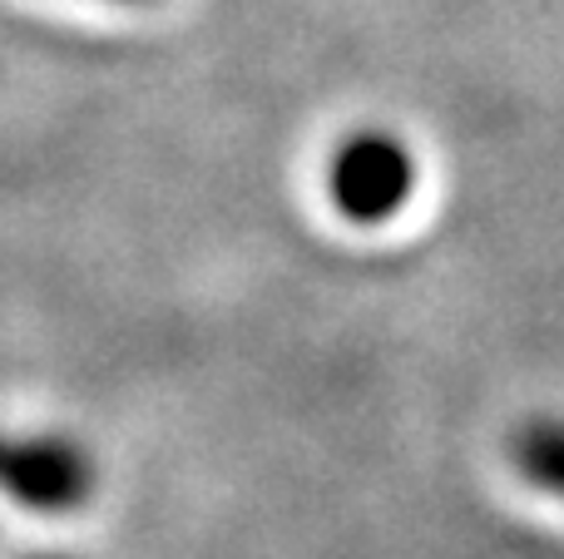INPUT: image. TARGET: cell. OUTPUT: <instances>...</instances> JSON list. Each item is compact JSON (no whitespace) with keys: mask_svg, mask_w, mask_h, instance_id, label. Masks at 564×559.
Wrapping results in <instances>:
<instances>
[{"mask_svg":"<svg viewBox=\"0 0 564 559\" xmlns=\"http://www.w3.org/2000/svg\"><path fill=\"white\" fill-rule=\"evenodd\" d=\"M115 6H144V0H115Z\"/></svg>","mask_w":564,"mask_h":559,"instance_id":"277c9868","label":"cell"},{"mask_svg":"<svg viewBox=\"0 0 564 559\" xmlns=\"http://www.w3.org/2000/svg\"><path fill=\"white\" fill-rule=\"evenodd\" d=\"M516 471L525 475L535 491L564 501V421L560 416H535V421L516 436Z\"/></svg>","mask_w":564,"mask_h":559,"instance_id":"3957f363","label":"cell"},{"mask_svg":"<svg viewBox=\"0 0 564 559\" xmlns=\"http://www.w3.org/2000/svg\"><path fill=\"white\" fill-rule=\"evenodd\" d=\"M99 485L95 456L69 436H10L0 431V495L35 515L85 511Z\"/></svg>","mask_w":564,"mask_h":559,"instance_id":"7a4b0ae2","label":"cell"},{"mask_svg":"<svg viewBox=\"0 0 564 559\" xmlns=\"http://www.w3.org/2000/svg\"><path fill=\"white\" fill-rule=\"evenodd\" d=\"M416 194V158L391 129H351L327 158V198L347 223L381 228Z\"/></svg>","mask_w":564,"mask_h":559,"instance_id":"6da1fadb","label":"cell"}]
</instances>
